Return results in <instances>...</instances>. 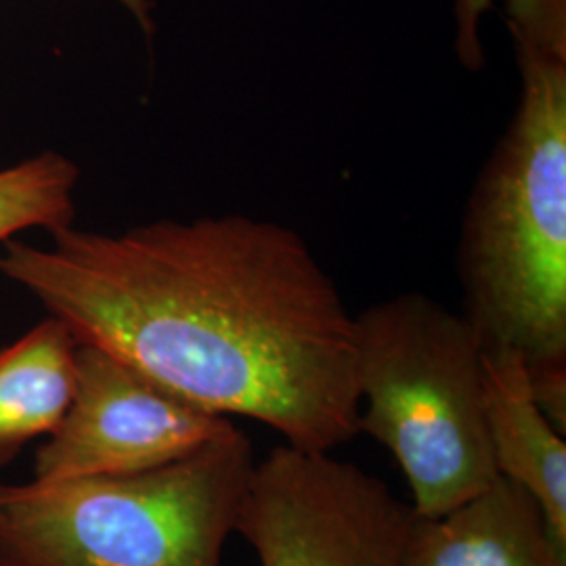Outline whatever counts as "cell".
I'll list each match as a JSON object with an SVG mask.
<instances>
[{"label":"cell","mask_w":566,"mask_h":566,"mask_svg":"<svg viewBox=\"0 0 566 566\" xmlns=\"http://www.w3.org/2000/svg\"><path fill=\"white\" fill-rule=\"evenodd\" d=\"M49 238L2 242L0 273L78 343L285 446L334 451L359 434L357 315L294 229L224 214Z\"/></svg>","instance_id":"cell-1"},{"label":"cell","mask_w":566,"mask_h":566,"mask_svg":"<svg viewBox=\"0 0 566 566\" xmlns=\"http://www.w3.org/2000/svg\"><path fill=\"white\" fill-rule=\"evenodd\" d=\"M521 99L465 212L464 317L566 434V0H506Z\"/></svg>","instance_id":"cell-2"},{"label":"cell","mask_w":566,"mask_h":566,"mask_svg":"<svg viewBox=\"0 0 566 566\" xmlns=\"http://www.w3.org/2000/svg\"><path fill=\"white\" fill-rule=\"evenodd\" d=\"M254 464L238 430L149 472L0 483V566H223Z\"/></svg>","instance_id":"cell-3"},{"label":"cell","mask_w":566,"mask_h":566,"mask_svg":"<svg viewBox=\"0 0 566 566\" xmlns=\"http://www.w3.org/2000/svg\"><path fill=\"white\" fill-rule=\"evenodd\" d=\"M359 432L385 446L418 516H439L500 474L485 411L476 329L426 294H399L357 315Z\"/></svg>","instance_id":"cell-4"},{"label":"cell","mask_w":566,"mask_h":566,"mask_svg":"<svg viewBox=\"0 0 566 566\" xmlns=\"http://www.w3.org/2000/svg\"><path fill=\"white\" fill-rule=\"evenodd\" d=\"M413 507L332 451L271 449L252 468L235 533L261 566H407Z\"/></svg>","instance_id":"cell-5"},{"label":"cell","mask_w":566,"mask_h":566,"mask_svg":"<svg viewBox=\"0 0 566 566\" xmlns=\"http://www.w3.org/2000/svg\"><path fill=\"white\" fill-rule=\"evenodd\" d=\"M238 430L231 418L191 403L107 350L81 343L74 399L34 458V481L149 472Z\"/></svg>","instance_id":"cell-6"},{"label":"cell","mask_w":566,"mask_h":566,"mask_svg":"<svg viewBox=\"0 0 566 566\" xmlns=\"http://www.w3.org/2000/svg\"><path fill=\"white\" fill-rule=\"evenodd\" d=\"M407 566H566L531 493L504 476L439 516H418Z\"/></svg>","instance_id":"cell-7"},{"label":"cell","mask_w":566,"mask_h":566,"mask_svg":"<svg viewBox=\"0 0 566 566\" xmlns=\"http://www.w3.org/2000/svg\"><path fill=\"white\" fill-rule=\"evenodd\" d=\"M489 441L497 474L523 486L546 516L554 546L566 554V441L533 397L523 359L483 350Z\"/></svg>","instance_id":"cell-8"},{"label":"cell","mask_w":566,"mask_h":566,"mask_svg":"<svg viewBox=\"0 0 566 566\" xmlns=\"http://www.w3.org/2000/svg\"><path fill=\"white\" fill-rule=\"evenodd\" d=\"M78 338L49 315L0 353V468L39 437H51L76 390Z\"/></svg>","instance_id":"cell-9"},{"label":"cell","mask_w":566,"mask_h":566,"mask_svg":"<svg viewBox=\"0 0 566 566\" xmlns=\"http://www.w3.org/2000/svg\"><path fill=\"white\" fill-rule=\"evenodd\" d=\"M78 181V166L51 149L0 168V243L28 229L74 224Z\"/></svg>","instance_id":"cell-10"},{"label":"cell","mask_w":566,"mask_h":566,"mask_svg":"<svg viewBox=\"0 0 566 566\" xmlns=\"http://www.w3.org/2000/svg\"><path fill=\"white\" fill-rule=\"evenodd\" d=\"M493 7V0H453L455 18V55L470 72H479L485 65V51L481 41V21Z\"/></svg>","instance_id":"cell-11"},{"label":"cell","mask_w":566,"mask_h":566,"mask_svg":"<svg viewBox=\"0 0 566 566\" xmlns=\"http://www.w3.org/2000/svg\"><path fill=\"white\" fill-rule=\"evenodd\" d=\"M118 2L135 15V20L139 21V25L147 34H151V30H154V21H151L154 0H118Z\"/></svg>","instance_id":"cell-12"}]
</instances>
